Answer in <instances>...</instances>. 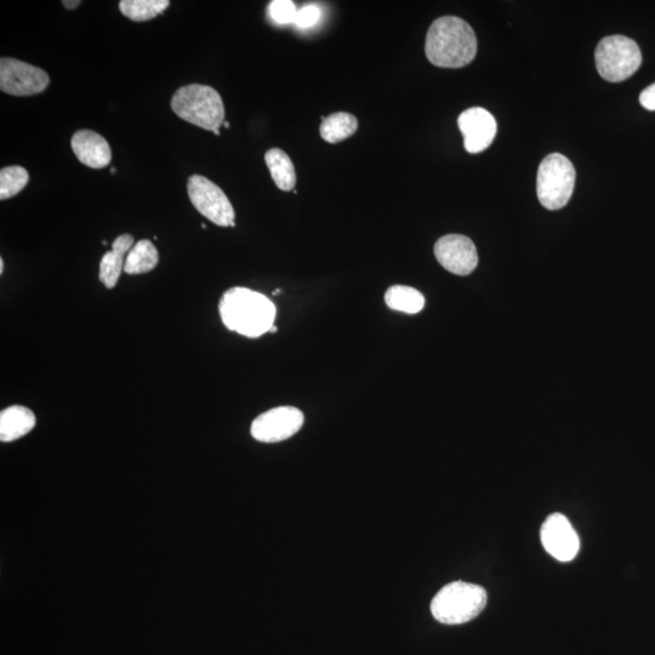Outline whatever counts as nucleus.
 I'll return each mask as SVG.
<instances>
[{"instance_id": "nucleus-1", "label": "nucleus", "mask_w": 655, "mask_h": 655, "mask_svg": "<svg viewBox=\"0 0 655 655\" xmlns=\"http://www.w3.org/2000/svg\"><path fill=\"white\" fill-rule=\"evenodd\" d=\"M425 53L432 65L461 68L471 64L477 54L475 31L457 16H443L431 25Z\"/></svg>"}, {"instance_id": "nucleus-2", "label": "nucleus", "mask_w": 655, "mask_h": 655, "mask_svg": "<svg viewBox=\"0 0 655 655\" xmlns=\"http://www.w3.org/2000/svg\"><path fill=\"white\" fill-rule=\"evenodd\" d=\"M219 311L227 329L253 339L270 333L276 318V306L269 298L241 287L222 295Z\"/></svg>"}, {"instance_id": "nucleus-3", "label": "nucleus", "mask_w": 655, "mask_h": 655, "mask_svg": "<svg viewBox=\"0 0 655 655\" xmlns=\"http://www.w3.org/2000/svg\"><path fill=\"white\" fill-rule=\"evenodd\" d=\"M172 108L176 116L204 130H220L225 123L224 102L209 85L190 84L176 90Z\"/></svg>"}, {"instance_id": "nucleus-4", "label": "nucleus", "mask_w": 655, "mask_h": 655, "mask_svg": "<svg viewBox=\"0 0 655 655\" xmlns=\"http://www.w3.org/2000/svg\"><path fill=\"white\" fill-rule=\"evenodd\" d=\"M487 605V592L475 584L454 582L444 586L431 602V613L437 622L460 625L470 622Z\"/></svg>"}, {"instance_id": "nucleus-5", "label": "nucleus", "mask_w": 655, "mask_h": 655, "mask_svg": "<svg viewBox=\"0 0 655 655\" xmlns=\"http://www.w3.org/2000/svg\"><path fill=\"white\" fill-rule=\"evenodd\" d=\"M574 165L561 153H552L539 165L537 193L544 208L558 210L566 207L574 191Z\"/></svg>"}, {"instance_id": "nucleus-6", "label": "nucleus", "mask_w": 655, "mask_h": 655, "mask_svg": "<svg viewBox=\"0 0 655 655\" xmlns=\"http://www.w3.org/2000/svg\"><path fill=\"white\" fill-rule=\"evenodd\" d=\"M598 73L608 82L626 81L639 70L642 54L634 39L611 36L602 39L595 51Z\"/></svg>"}, {"instance_id": "nucleus-7", "label": "nucleus", "mask_w": 655, "mask_h": 655, "mask_svg": "<svg viewBox=\"0 0 655 655\" xmlns=\"http://www.w3.org/2000/svg\"><path fill=\"white\" fill-rule=\"evenodd\" d=\"M187 193L198 213L221 227L236 226L235 209L229 197L212 180L202 175H192L187 182Z\"/></svg>"}, {"instance_id": "nucleus-8", "label": "nucleus", "mask_w": 655, "mask_h": 655, "mask_svg": "<svg viewBox=\"0 0 655 655\" xmlns=\"http://www.w3.org/2000/svg\"><path fill=\"white\" fill-rule=\"evenodd\" d=\"M50 78L42 68L13 58L0 60V90L14 96H32L48 88Z\"/></svg>"}, {"instance_id": "nucleus-9", "label": "nucleus", "mask_w": 655, "mask_h": 655, "mask_svg": "<svg viewBox=\"0 0 655 655\" xmlns=\"http://www.w3.org/2000/svg\"><path fill=\"white\" fill-rule=\"evenodd\" d=\"M304 414L294 407H278L259 415L253 421L252 436L262 443H277L288 440L301 429Z\"/></svg>"}, {"instance_id": "nucleus-10", "label": "nucleus", "mask_w": 655, "mask_h": 655, "mask_svg": "<svg viewBox=\"0 0 655 655\" xmlns=\"http://www.w3.org/2000/svg\"><path fill=\"white\" fill-rule=\"evenodd\" d=\"M541 543L549 554L557 561L574 560L580 549V539L577 532L562 514H552L541 527Z\"/></svg>"}, {"instance_id": "nucleus-11", "label": "nucleus", "mask_w": 655, "mask_h": 655, "mask_svg": "<svg viewBox=\"0 0 655 655\" xmlns=\"http://www.w3.org/2000/svg\"><path fill=\"white\" fill-rule=\"evenodd\" d=\"M435 255L444 269L458 276L470 275L478 265L476 246L466 236L448 235L438 239Z\"/></svg>"}, {"instance_id": "nucleus-12", "label": "nucleus", "mask_w": 655, "mask_h": 655, "mask_svg": "<svg viewBox=\"0 0 655 655\" xmlns=\"http://www.w3.org/2000/svg\"><path fill=\"white\" fill-rule=\"evenodd\" d=\"M458 125L464 136L465 150L471 155L486 151L497 136L495 118L482 107H472L461 113Z\"/></svg>"}, {"instance_id": "nucleus-13", "label": "nucleus", "mask_w": 655, "mask_h": 655, "mask_svg": "<svg viewBox=\"0 0 655 655\" xmlns=\"http://www.w3.org/2000/svg\"><path fill=\"white\" fill-rule=\"evenodd\" d=\"M72 150L78 161L91 169H104L112 161V150L104 136L82 129L72 136Z\"/></svg>"}, {"instance_id": "nucleus-14", "label": "nucleus", "mask_w": 655, "mask_h": 655, "mask_svg": "<svg viewBox=\"0 0 655 655\" xmlns=\"http://www.w3.org/2000/svg\"><path fill=\"white\" fill-rule=\"evenodd\" d=\"M134 237L122 235L113 242L112 250L102 256L99 278L107 289H113L124 271L125 255L133 248Z\"/></svg>"}, {"instance_id": "nucleus-15", "label": "nucleus", "mask_w": 655, "mask_h": 655, "mask_svg": "<svg viewBox=\"0 0 655 655\" xmlns=\"http://www.w3.org/2000/svg\"><path fill=\"white\" fill-rule=\"evenodd\" d=\"M36 423V415L31 409L22 406L9 407L0 414V441L9 443L19 440L30 434Z\"/></svg>"}, {"instance_id": "nucleus-16", "label": "nucleus", "mask_w": 655, "mask_h": 655, "mask_svg": "<svg viewBox=\"0 0 655 655\" xmlns=\"http://www.w3.org/2000/svg\"><path fill=\"white\" fill-rule=\"evenodd\" d=\"M265 162L273 181L281 191H292L296 185V174L292 159L281 148L266 152Z\"/></svg>"}, {"instance_id": "nucleus-17", "label": "nucleus", "mask_w": 655, "mask_h": 655, "mask_svg": "<svg viewBox=\"0 0 655 655\" xmlns=\"http://www.w3.org/2000/svg\"><path fill=\"white\" fill-rule=\"evenodd\" d=\"M357 129L358 121L355 116L347 112H336L327 118H323L320 133L324 141L329 142V144H338V142L355 135Z\"/></svg>"}, {"instance_id": "nucleus-18", "label": "nucleus", "mask_w": 655, "mask_h": 655, "mask_svg": "<svg viewBox=\"0 0 655 655\" xmlns=\"http://www.w3.org/2000/svg\"><path fill=\"white\" fill-rule=\"evenodd\" d=\"M158 250L151 241L142 239L131 248L125 260L124 272L128 275H141L155 269L158 265Z\"/></svg>"}, {"instance_id": "nucleus-19", "label": "nucleus", "mask_w": 655, "mask_h": 655, "mask_svg": "<svg viewBox=\"0 0 655 655\" xmlns=\"http://www.w3.org/2000/svg\"><path fill=\"white\" fill-rule=\"evenodd\" d=\"M385 303L391 310L415 315L424 309L425 298L412 287L393 286L385 294Z\"/></svg>"}, {"instance_id": "nucleus-20", "label": "nucleus", "mask_w": 655, "mask_h": 655, "mask_svg": "<svg viewBox=\"0 0 655 655\" xmlns=\"http://www.w3.org/2000/svg\"><path fill=\"white\" fill-rule=\"evenodd\" d=\"M169 5V0H122L119 10L131 21L145 22L156 19Z\"/></svg>"}, {"instance_id": "nucleus-21", "label": "nucleus", "mask_w": 655, "mask_h": 655, "mask_svg": "<svg viewBox=\"0 0 655 655\" xmlns=\"http://www.w3.org/2000/svg\"><path fill=\"white\" fill-rule=\"evenodd\" d=\"M30 175L25 168L19 165L0 170V199L13 198L25 189Z\"/></svg>"}, {"instance_id": "nucleus-22", "label": "nucleus", "mask_w": 655, "mask_h": 655, "mask_svg": "<svg viewBox=\"0 0 655 655\" xmlns=\"http://www.w3.org/2000/svg\"><path fill=\"white\" fill-rule=\"evenodd\" d=\"M269 15L278 25L295 24L298 10L292 0H273L269 5Z\"/></svg>"}, {"instance_id": "nucleus-23", "label": "nucleus", "mask_w": 655, "mask_h": 655, "mask_svg": "<svg viewBox=\"0 0 655 655\" xmlns=\"http://www.w3.org/2000/svg\"><path fill=\"white\" fill-rule=\"evenodd\" d=\"M321 19V10L316 5H307L303 9L298 10L296 15L295 26L299 28H311L317 25Z\"/></svg>"}, {"instance_id": "nucleus-24", "label": "nucleus", "mask_w": 655, "mask_h": 655, "mask_svg": "<svg viewBox=\"0 0 655 655\" xmlns=\"http://www.w3.org/2000/svg\"><path fill=\"white\" fill-rule=\"evenodd\" d=\"M640 102L643 108L648 111H655V83L643 90L640 95Z\"/></svg>"}, {"instance_id": "nucleus-25", "label": "nucleus", "mask_w": 655, "mask_h": 655, "mask_svg": "<svg viewBox=\"0 0 655 655\" xmlns=\"http://www.w3.org/2000/svg\"><path fill=\"white\" fill-rule=\"evenodd\" d=\"M64 4V7L66 9H76L78 5H81L82 3L77 0V2H68V0H65V2H62Z\"/></svg>"}, {"instance_id": "nucleus-26", "label": "nucleus", "mask_w": 655, "mask_h": 655, "mask_svg": "<svg viewBox=\"0 0 655 655\" xmlns=\"http://www.w3.org/2000/svg\"><path fill=\"white\" fill-rule=\"evenodd\" d=\"M3 272H4V260L0 259V273H2L3 275Z\"/></svg>"}, {"instance_id": "nucleus-27", "label": "nucleus", "mask_w": 655, "mask_h": 655, "mask_svg": "<svg viewBox=\"0 0 655 655\" xmlns=\"http://www.w3.org/2000/svg\"><path fill=\"white\" fill-rule=\"evenodd\" d=\"M276 332H277V328L275 326H273L271 328V330H270V333H276Z\"/></svg>"}, {"instance_id": "nucleus-28", "label": "nucleus", "mask_w": 655, "mask_h": 655, "mask_svg": "<svg viewBox=\"0 0 655 655\" xmlns=\"http://www.w3.org/2000/svg\"><path fill=\"white\" fill-rule=\"evenodd\" d=\"M213 133H214L215 135H220V130H215V131H213Z\"/></svg>"}, {"instance_id": "nucleus-29", "label": "nucleus", "mask_w": 655, "mask_h": 655, "mask_svg": "<svg viewBox=\"0 0 655 655\" xmlns=\"http://www.w3.org/2000/svg\"><path fill=\"white\" fill-rule=\"evenodd\" d=\"M224 125H225V128H230V123L225 122Z\"/></svg>"}, {"instance_id": "nucleus-30", "label": "nucleus", "mask_w": 655, "mask_h": 655, "mask_svg": "<svg viewBox=\"0 0 655 655\" xmlns=\"http://www.w3.org/2000/svg\"><path fill=\"white\" fill-rule=\"evenodd\" d=\"M116 170H117L116 168H113V169L111 170V174H116Z\"/></svg>"}]
</instances>
